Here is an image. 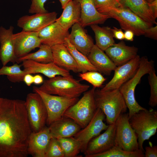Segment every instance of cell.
Returning <instances> with one entry per match:
<instances>
[{
  "instance_id": "obj_34",
  "label": "cell",
  "mask_w": 157,
  "mask_h": 157,
  "mask_svg": "<svg viewBox=\"0 0 157 157\" xmlns=\"http://www.w3.org/2000/svg\"><path fill=\"white\" fill-rule=\"evenodd\" d=\"M78 76L82 80L88 82L96 88L101 87L106 80L101 73L96 71L80 73Z\"/></svg>"
},
{
  "instance_id": "obj_40",
  "label": "cell",
  "mask_w": 157,
  "mask_h": 157,
  "mask_svg": "<svg viewBox=\"0 0 157 157\" xmlns=\"http://www.w3.org/2000/svg\"><path fill=\"white\" fill-rule=\"evenodd\" d=\"M145 36L155 40L157 39V25L151 26L145 31L144 35Z\"/></svg>"
},
{
  "instance_id": "obj_18",
  "label": "cell",
  "mask_w": 157,
  "mask_h": 157,
  "mask_svg": "<svg viewBox=\"0 0 157 157\" xmlns=\"http://www.w3.org/2000/svg\"><path fill=\"white\" fill-rule=\"evenodd\" d=\"M14 29L12 26L8 29L0 27V60L3 66L9 62L14 63L17 61L14 52Z\"/></svg>"
},
{
  "instance_id": "obj_30",
  "label": "cell",
  "mask_w": 157,
  "mask_h": 157,
  "mask_svg": "<svg viewBox=\"0 0 157 157\" xmlns=\"http://www.w3.org/2000/svg\"><path fill=\"white\" fill-rule=\"evenodd\" d=\"M72 56L78 67L80 72L84 73L89 71H98L91 64L87 56L78 50L67 38L64 43Z\"/></svg>"
},
{
  "instance_id": "obj_39",
  "label": "cell",
  "mask_w": 157,
  "mask_h": 157,
  "mask_svg": "<svg viewBox=\"0 0 157 157\" xmlns=\"http://www.w3.org/2000/svg\"><path fill=\"white\" fill-rule=\"evenodd\" d=\"M144 156L145 157H157V146H152L150 144V146L145 147Z\"/></svg>"
},
{
  "instance_id": "obj_41",
  "label": "cell",
  "mask_w": 157,
  "mask_h": 157,
  "mask_svg": "<svg viewBox=\"0 0 157 157\" xmlns=\"http://www.w3.org/2000/svg\"><path fill=\"white\" fill-rule=\"evenodd\" d=\"M111 30L114 38L120 40L124 39V33L122 29L113 27V28H111Z\"/></svg>"
},
{
  "instance_id": "obj_21",
  "label": "cell",
  "mask_w": 157,
  "mask_h": 157,
  "mask_svg": "<svg viewBox=\"0 0 157 157\" xmlns=\"http://www.w3.org/2000/svg\"><path fill=\"white\" fill-rule=\"evenodd\" d=\"M68 39L79 51L87 56L94 44L93 39L79 23L74 24Z\"/></svg>"
},
{
  "instance_id": "obj_37",
  "label": "cell",
  "mask_w": 157,
  "mask_h": 157,
  "mask_svg": "<svg viewBox=\"0 0 157 157\" xmlns=\"http://www.w3.org/2000/svg\"><path fill=\"white\" fill-rule=\"evenodd\" d=\"M121 0H93L95 6L99 13L103 10L110 7L121 6Z\"/></svg>"
},
{
  "instance_id": "obj_23",
  "label": "cell",
  "mask_w": 157,
  "mask_h": 157,
  "mask_svg": "<svg viewBox=\"0 0 157 157\" xmlns=\"http://www.w3.org/2000/svg\"><path fill=\"white\" fill-rule=\"evenodd\" d=\"M53 62L59 67L69 71L80 72L78 65L71 54L64 44L51 47Z\"/></svg>"
},
{
  "instance_id": "obj_22",
  "label": "cell",
  "mask_w": 157,
  "mask_h": 157,
  "mask_svg": "<svg viewBox=\"0 0 157 157\" xmlns=\"http://www.w3.org/2000/svg\"><path fill=\"white\" fill-rule=\"evenodd\" d=\"M138 49L134 46L126 45L123 41L114 43L105 51L117 67L122 65L137 55Z\"/></svg>"
},
{
  "instance_id": "obj_9",
  "label": "cell",
  "mask_w": 157,
  "mask_h": 157,
  "mask_svg": "<svg viewBox=\"0 0 157 157\" xmlns=\"http://www.w3.org/2000/svg\"><path fill=\"white\" fill-rule=\"evenodd\" d=\"M115 144L124 150H139L137 135L130 125L128 113L121 114L115 122Z\"/></svg>"
},
{
  "instance_id": "obj_24",
  "label": "cell",
  "mask_w": 157,
  "mask_h": 157,
  "mask_svg": "<svg viewBox=\"0 0 157 157\" xmlns=\"http://www.w3.org/2000/svg\"><path fill=\"white\" fill-rule=\"evenodd\" d=\"M98 72L109 75L117 66L104 51L94 44L87 56Z\"/></svg>"
},
{
  "instance_id": "obj_36",
  "label": "cell",
  "mask_w": 157,
  "mask_h": 157,
  "mask_svg": "<svg viewBox=\"0 0 157 157\" xmlns=\"http://www.w3.org/2000/svg\"><path fill=\"white\" fill-rule=\"evenodd\" d=\"M45 157H65L63 151L56 138H52L51 139Z\"/></svg>"
},
{
  "instance_id": "obj_6",
  "label": "cell",
  "mask_w": 157,
  "mask_h": 157,
  "mask_svg": "<svg viewBox=\"0 0 157 157\" xmlns=\"http://www.w3.org/2000/svg\"><path fill=\"white\" fill-rule=\"evenodd\" d=\"M96 88L83 93L82 97L65 111L64 117L71 119L81 128L85 127L94 116L97 108L94 97Z\"/></svg>"
},
{
  "instance_id": "obj_27",
  "label": "cell",
  "mask_w": 157,
  "mask_h": 157,
  "mask_svg": "<svg viewBox=\"0 0 157 157\" xmlns=\"http://www.w3.org/2000/svg\"><path fill=\"white\" fill-rule=\"evenodd\" d=\"M122 6L127 8L143 20L157 25V23L145 0H121Z\"/></svg>"
},
{
  "instance_id": "obj_16",
  "label": "cell",
  "mask_w": 157,
  "mask_h": 157,
  "mask_svg": "<svg viewBox=\"0 0 157 157\" xmlns=\"http://www.w3.org/2000/svg\"><path fill=\"white\" fill-rule=\"evenodd\" d=\"M22 62L24 77L26 74L37 73L42 74L49 78L57 76H68L71 75L69 71L59 67L53 62L43 63L27 60Z\"/></svg>"
},
{
  "instance_id": "obj_26",
  "label": "cell",
  "mask_w": 157,
  "mask_h": 157,
  "mask_svg": "<svg viewBox=\"0 0 157 157\" xmlns=\"http://www.w3.org/2000/svg\"><path fill=\"white\" fill-rule=\"evenodd\" d=\"M63 9L61 15L56 21L63 28L68 30L75 24L79 23L81 15L80 4L76 1L73 0Z\"/></svg>"
},
{
  "instance_id": "obj_33",
  "label": "cell",
  "mask_w": 157,
  "mask_h": 157,
  "mask_svg": "<svg viewBox=\"0 0 157 157\" xmlns=\"http://www.w3.org/2000/svg\"><path fill=\"white\" fill-rule=\"evenodd\" d=\"M22 66L17 63L11 66H3L0 69V75H7L8 79L12 82L23 81L24 72L21 69Z\"/></svg>"
},
{
  "instance_id": "obj_31",
  "label": "cell",
  "mask_w": 157,
  "mask_h": 157,
  "mask_svg": "<svg viewBox=\"0 0 157 157\" xmlns=\"http://www.w3.org/2000/svg\"><path fill=\"white\" fill-rule=\"evenodd\" d=\"M63 151L65 157H76L81 151L80 143L73 137L56 138Z\"/></svg>"
},
{
  "instance_id": "obj_1",
  "label": "cell",
  "mask_w": 157,
  "mask_h": 157,
  "mask_svg": "<svg viewBox=\"0 0 157 157\" xmlns=\"http://www.w3.org/2000/svg\"><path fill=\"white\" fill-rule=\"evenodd\" d=\"M25 101H0V157H27L32 133Z\"/></svg>"
},
{
  "instance_id": "obj_14",
  "label": "cell",
  "mask_w": 157,
  "mask_h": 157,
  "mask_svg": "<svg viewBox=\"0 0 157 157\" xmlns=\"http://www.w3.org/2000/svg\"><path fill=\"white\" fill-rule=\"evenodd\" d=\"M115 123L108 125L105 132L91 140L83 153L86 157L105 152L115 146Z\"/></svg>"
},
{
  "instance_id": "obj_13",
  "label": "cell",
  "mask_w": 157,
  "mask_h": 157,
  "mask_svg": "<svg viewBox=\"0 0 157 157\" xmlns=\"http://www.w3.org/2000/svg\"><path fill=\"white\" fill-rule=\"evenodd\" d=\"M55 12L35 13L32 15H25L20 17L17 25L22 31L38 32L55 22L57 19Z\"/></svg>"
},
{
  "instance_id": "obj_28",
  "label": "cell",
  "mask_w": 157,
  "mask_h": 157,
  "mask_svg": "<svg viewBox=\"0 0 157 157\" xmlns=\"http://www.w3.org/2000/svg\"><path fill=\"white\" fill-rule=\"evenodd\" d=\"M90 26L94 33L95 45L100 49L105 51L115 43L111 28L101 27L98 24L91 25Z\"/></svg>"
},
{
  "instance_id": "obj_19",
  "label": "cell",
  "mask_w": 157,
  "mask_h": 157,
  "mask_svg": "<svg viewBox=\"0 0 157 157\" xmlns=\"http://www.w3.org/2000/svg\"><path fill=\"white\" fill-rule=\"evenodd\" d=\"M69 34L68 30L55 21L39 31L38 35L42 44L51 47L64 44Z\"/></svg>"
},
{
  "instance_id": "obj_29",
  "label": "cell",
  "mask_w": 157,
  "mask_h": 157,
  "mask_svg": "<svg viewBox=\"0 0 157 157\" xmlns=\"http://www.w3.org/2000/svg\"><path fill=\"white\" fill-rule=\"evenodd\" d=\"M27 60L43 63L53 62V60L51 47L48 45L42 44L37 51L29 53L18 58L16 62L19 63L24 60Z\"/></svg>"
},
{
  "instance_id": "obj_32",
  "label": "cell",
  "mask_w": 157,
  "mask_h": 157,
  "mask_svg": "<svg viewBox=\"0 0 157 157\" xmlns=\"http://www.w3.org/2000/svg\"><path fill=\"white\" fill-rule=\"evenodd\" d=\"M143 151L138 150L129 151L123 150L115 146L109 150L99 154L94 155L91 157H144Z\"/></svg>"
},
{
  "instance_id": "obj_12",
  "label": "cell",
  "mask_w": 157,
  "mask_h": 157,
  "mask_svg": "<svg viewBox=\"0 0 157 157\" xmlns=\"http://www.w3.org/2000/svg\"><path fill=\"white\" fill-rule=\"evenodd\" d=\"M141 60L137 55L126 63L117 66L111 80L100 90L105 91L119 89L121 86L135 74L140 65Z\"/></svg>"
},
{
  "instance_id": "obj_15",
  "label": "cell",
  "mask_w": 157,
  "mask_h": 157,
  "mask_svg": "<svg viewBox=\"0 0 157 157\" xmlns=\"http://www.w3.org/2000/svg\"><path fill=\"white\" fill-rule=\"evenodd\" d=\"M38 32L22 31L13 35L15 54L17 59L24 56L42 44ZM17 62V61H16Z\"/></svg>"
},
{
  "instance_id": "obj_20",
  "label": "cell",
  "mask_w": 157,
  "mask_h": 157,
  "mask_svg": "<svg viewBox=\"0 0 157 157\" xmlns=\"http://www.w3.org/2000/svg\"><path fill=\"white\" fill-rule=\"evenodd\" d=\"M80 4L81 15L79 23L83 28L94 24L104 23L110 17L99 13L93 0H75Z\"/></svg>"
},
{
  "instance_id": "obj_11",
  "label": "cell",
  "mask_w": 157,
  "mask_h": 157,
  "mask_svg": "<svg viewBox=\"0 0 157 157\" xmlns=\"http://www.w3.org/2000/svg\"><path fill=\"white\" fill-rule=\"evenodd\" d=\"M105 117L103 112L97 108L94 116L88 124L72 137L80 144L81 152L84 153L90 141L107 129L108 125L103 122Z\"/></svg>"
},
{
  "instance_id": "obj_44",
  "label": "cell",
  "mask_w": 157,
  "mask_h": 157,
  "mask_svg": "<svg viewBox=\"0 0 157 157\" xmlns=\"http://www.w3.org/2000/svg\"><path fill=\"white\" fill-rule=\"evenodd\" d=\"M124 33V39L131 41L133 40L134 34L132 31L130 30H127L125 31Z\"/></svg>"
},
{
  "instance_id": "obj_5",
  "label": "cell",
  "mask_w": 157,
  "mask_h": 157,
  "mask_svg": "<svg viewBox=\"0 0 157 157\" xmlns=\"http://www.w3.org/2000/svg\"><path fill=\"white\" fill-rule=\"evenodd\" d=\"M129 121L137 135L139 149L144 151V141L157 132V111L152 108L141 110L129 117Z\"/></svg>"
},
{
  "instance_id": "obj_8",
  "label": "cell",
  "mask_w": 157,
  "mask_h": 157,
  "mask_svg": "<svg viewBox=\"0 0 157 157\" xmlns=\"http://www.w3.org/2000/svg\"><path fill=\"white\" fill-rule=\"evenodd\" d=\"M33 91L40 96L44 103L47 113L46 124L48 126L63 117L67 110L79 99L78 98H69L48 94L36 86L33 87Z\"/></svg>"
},
{
  "instance_id": "obj_38",
  "label": "cell",
  "mask_w": 157,
  "mask_h": 157,
  "mask_svg": "<svg viewBox=\"0 0 157 157\" xmlns=\"http://www.w3.org/2000/svg\"><path fill=\"white\" fill-rule=\"evenodd\" d=\"M47 0H32L28 13L31 14L47 12L45 9L44 4Z\"/></svg>"
},
{
  "instance_id": "obj_47",
  "label": "cell",
  "mask_w": 157,
  "mask_h": 157,
  "mask_svg": "<svg viewBox=\"0 0 157 157\" xmlns=\"http://www.w3.org/2000/svg\"><path fill=\"white\" fill-rule=\"evenodd\" d=\"M148 3H150L155 0H145Z\"/></svg>"
},
{
  "instance_id": "obj_7",
  "label": "cell",
  "mask_w": 157,
  "mask_h": 157,
  "mask_svg": "<svg viewBox=\"0 0 157 157\" xmlns=\"http://www.w3.org/2000/svg\"><path fill=\"white\" fill-rule=\"evenodd\" d=\"M100 13L116 19L122 29L125 31L131 30L137 36L144 35L145 30L153 26V24L143 20L129 9L122 6L108 8Z\"/></svg>"
},
{
  "instance_id": "obj_2",
  "label": "cell",
  "mask_w": 157,
  "mask_h": 157,
  "mask_svg": "<svg viewBox=\"0 0 157 157\" xmlns=\"http://www.w3.org/2000/svg\"><path fill=\"white\" fill-rule=\"evenodd\" d=\"M90 86L81 83L71 75L68 76H57L44 81L38 89L51 94L73 98H78L88 90Z\"/></svg>"
},
{
  "instance_id": "obj_46",
  "label": "cell",
  "mask_w": 157,
  "mask_h": 157,
  "mask_svg": "<svg viewBox=\"0 0 157 157\" xmlns=\"http://www.w3.org/2000/svg\"><path fill=\"white\" fill-rule=\"evenodd\" d=\"M72 0H59L62 9H63L68 3Z\"/></svg>"
},
{
  "instance_id": "obj_10",
  "label": "cell",
  "mask_w": 157,
  "mask_h": 157,
  "mask_svg": "<svg viewBox=\"0 0 157 157\" xmlns=\"http://www.w3.org/2000/svg\"><path fill=\"white\" fill-rule=\"evenodd\" d=\"M25 103L32 132H38L46 124L47 113L44 103L40 96L34 92L27 94Z\"/></svg>"
},
{
  "instance_id": "obj_3",
  "label": "cell",
  "mask_w": 157,
  "mask_h": 157,
  "mask_svg": "<svg viewBox=\"0 0 157 157\" xmlns=\"http://www.w3.org/2000/svg\"><path fill=\"white\" fill-rule=\"evenodd\" d=\"M94 94L97 108L103 112L108 125L115 123L119 116L126 112V105L119 89L102 91L95 89Z\"/></svg>"
},
{
  "instance_id": "obj_35",
  "label": "cell",
  "mask_w": 157,
  "mask_h": 157,
  "mask_svg": "<svg viewBox=\"0 0 157 157\" xmlns=\"http://www.w3.org/2000/svg\"><path fill=\"white\" fill-rule=\"evenodd\" d=\"M148 80L150 87V95L149 105L152 107L157 105V76L154 68L148 74Z\"/></svg>"
},
{
  "instance_id": "obj_43",
  "label": "cell",
  "mask_w": 157,
  "mask_h": 157,
  "mask_svg": "<svg viewBox=\"0 0 157 157\" xmlns=\"http://www.w3.org/2000/svg\"><path fill=\"white\" fill-rule=\"evenodd\" d=\"M28 86H30L33 83V76L30 74L25 75L23 78V80Z\"/></svg>"
},
{
  "instance_id": "obj_42",
  "label": "cell",
  "mask_w": 157,
  "mask_h": 157,
  "mask_svg": "<svg viewBox=\"0 0 157 157\" xmlns=\"http://www.w3.org/2000/svg\"><path fill=\"white\" fill-rule=\"evenodd\" d=\"M148 5L154 18L156 19L157 17V0L148 3Z\"/></svg>"
},
{
  "instance_id": "obj_17",
  "label": "cell",
  "mask_w": 157,
  "mask_h": 157,
  "mask_svg": "<svg viewBox=\"0 0 157 157\" xmlns=\"http://www.w3.org/2000/svg\"><path fill=\"white\" fill-rule=\"evenodd\" d=\"M52 138L48 126H45L38 132H32L28 142V154L33 157H45L47 148Z\"/></svg>"
},
{
  "instance_id": "obj_25",
  "label": "cell",
  "mask_w": 157,
  "mask_h": 157,
  "mask_svg": "<svg viewBox=\"0 0 157 157\" xmlns=\"http://www.w3.org/2000/svg\"><path fill=\"white\" fill-rule=\"evenodd\" d=\"M53 138H69L73 137L81 129L73 120L63 117L48 126Z\"/></svg>"
},
{
  "instance_id": "obj_48",
  "label": "cell",
  "mask_w": 157,
  "mask_h": 157,
  "mask_svg": "<svg viewBox=\"0 0 157 157\" xmlns=\"http://www.w3.org/2000/svg\"><path fill=\"white\" fill-rule=\"evenodd\" d=\"M2 98L0 97V101L1 99Z\"/></svg>"
},
{
  "instance_id": "obj_4",
  "label": "cell",
  "mask_w": 157,
  "mask_h": 157,
  "mask_svg": "<svg viewBox=\"0 0 157 157\" xmlns=\"http://www.w3.org/2000/svg\"><path fill=\"white\" fill-rule=\"evenodd\" d=\"M154 67L153 60H149L146 56L141 58L140 65L135 74L119 89L129 110V117L139 110L146 109L140 106L136 101L135 90L142 77L148 74Z\"/></svg>"
},
{
  "instance_id": "obj_45",
  "label": "cell",
  "mask_w": 157,
  "mask_h": 157,
  "mask_svg": "<svg viewBox=\"0 0 157 157\" xmlns=\"http://www.w3.org/2000/svg\"><path fill=\"white\" fill-rule=\"evenodd\" d=\"M43 77L39 74H37L33 76V83L39 85L42 83L44 82Z\"/></svg>"
}]
</instances>
